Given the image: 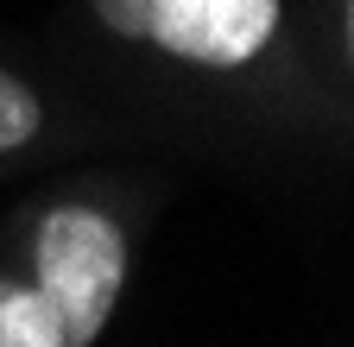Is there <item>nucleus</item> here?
I'll use <instances>...</instances> for the list:
<instances>
[{
  "label": "nucleus",
  "mask_w": 354,
  "mask_h": 347,
  "mask_svg": "<svg viewBox=\"0 0 354 347\" xmlns=\"http://www.w3.org/2000/svg\"><path fill=\"white\" fill-rule=\"evenodd\" d=\"M127 278V240L108 215L95 208H57L38 234V297L51 303V316L70 347H88L102 335L114 297Z\"/></svg>",
  "instance_id": "f257e3e1"
},
{
  "label": "nucleus",
  "mask_w": 354,
  "mask_h": 347,
  "mask_svg": "<svg viewBox=\"0 0 354 347\" xmlns=\"http://www.w3.org/2000/svg\"><path fill=\"white\" fill-rule=\"evenodd\" d=\"M279 32V0H158L152 45L209 70H234Z\"/></svg>",
  "instance_id": "f03ea898"
},
{
  "label": "nucleus",
  "mask_w": 354,
  "mask_h": 347,
  "mask_svg": "<svg viewBox=\"0 0 354 347\" xmlns=\"http://www.w3.org/2000/svg\"><path fill=\"white\" fill-rule=\"evenodd\" d=\"M0 347H70V341L38 290H7L0 297Z\"/></svg>",
  "instance_id": "7ed1b4c3"
},
{
  "label": "nucleus",
  "mask_w": 354,
  "mask_h": 347,
  "mask_svg": "<svg viewBox=\"0 0 354 347\" xmlns=\"http://www.w3.org/2000/svg\"><path fill=\"white\" fill-rule=\"evenodd\" d=\"M38 133V95L26 89V82H13L7 70H0V152H13Z\"/></svg>",
  "instance_id": "20e7f679"
},
{
  "label": "nucleus",
  "mask_w": 354,
  "mask_h": 347,
  "mask_svg": "<svg viewBox=\"0 0 354 347\" xmlns=\"http://www.w3.org/2000/svg\"><path fill=\"white\" fill-rule=\"evenodd\" d=\"M95 13L114 38H152V13L158 0H95Z\"/></svg>",
  "instance_id": "39448f33"
}]
</instances>
